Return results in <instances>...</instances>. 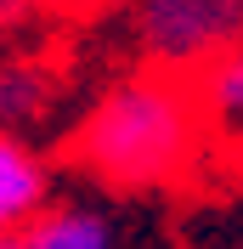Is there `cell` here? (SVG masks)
Segmentation results:
<instances>
[{"label":"cell","instance_id":"cell-1","mask_svg":"<svg viewBox=\"0 0 243 249\" xmlns=\"http://www.w3.org/2000/svg\"><path fill=\"white\" fill-rule=\"evenodd\" d=\"M68 164L107 193H170L192 181L209 164L192 85L153 68L113 74L68 130Z\"/></svg>","mask_w":243,"mask_h":249},{"label":"cell","instance_id":"cell-2","mask_svg":"<svg viewBox=\"0 0 243 249\" xmlns=\"http://www.w3.org/2000/svg\"><path fill=\"white\" fill-rule=\"evenodd\" d=\"M124 40L136 68L198 79L215 57L243 46V0H124Z\"/></svg>","mask_w":243,"mask_h":249},{"label":"cell","instance_id":"cell-3","mask_svg":"<svg viewBox=\"0 0 243 249\" xmlns=\"http://www.w3.org/2000/svg\"><path fill=\"white\" fill-rule=\"evenodd\" d=\"M68 91V62L51 46L12 40L0 46V130L6 136H34Z\"/></svg>","mask_w":243,"mask_h":249},{"label":"cell","instance_id":"cell-4","mask_svg":"<svg viewBox=\"0 0 243 249\" xmlns=\"http://www.w3.org/2000/svg\"><path fill=\"white\" fill-rule=\"evenodd\" d=\"M192 85L198 124H204V153L226 170H243V46L215 57Z\"/></svg>","mask_w":243,"mask_h":249},{"label":"cell","instance_id":"cell-5","mask_svg":"<svg viewBox=\"0 0 243 249\" xmlns=\"http://www.w3.org/2000/svg\"><path fill=\"white\" fill-rule=\"evenodd\" d=\"M57 198V164L34 136L0 130V232H23Z\"/></svg>","mask_w":243,"mask_h":249},{"label":"cell","instance_id":"cell-6","mask_svg":"<svg viewBox=\"0 0 243 249\" xmlns=\"http://www.w3.org/2000/svg\"><path fill=\"white\" fill-rule=\"evenodd\" d=\"M23 249H119V227L91 198H51L23 227Z\"/></svg>","mask_w":243,"mask_h":249},{"label":"cell","instance_id":"cell-7","mask_svg":"<svg viewBox=\"0 0 243 249\" xmlns=\"http://www.w3.org/2000/svg\"><path fill=\"white\" fill-rule=\"evenodd\" d=\"M124 0H34V12L40 17H57V23H91V17L113 12Z\"/></svg>","mask_w":243,"mask_h":249},{"label":"cell","instance_id":"cell-8","mask_svg":"<svg viewBox=\"0 0 243 249\" xmlns=\"http://www.w3.org/2000/svg\"><path fill=\"white\" fill-rule=\"evenodd\" d=\"M34 0H0V46H12V40H23V29L34 23Z\"/></svg>","mask_w":243,"mask_h":249},{"label":"cell","instance_id":"cell-9","mask_svg":"<svg viewBox=\"0 0 243 249\" xmlns=\"http://www.w3.org/2000/svg\"><path fill=\"white\" fill-rule=\"evenodd\" d=\"M0 249H23V232H0Z\"/></svg>","mask_w":243,"mask_h":249}]
</instances>
